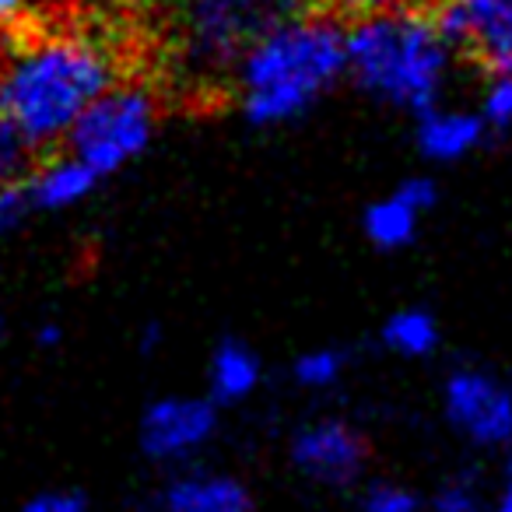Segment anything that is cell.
Segmentation results:
<instances>
[{
	"label": "cell",
	"instance_id": "obj_1",
	"mask_svg": "<svg viewBox=\"0 0 512 512\" xmlns=\"http://www.w3.org/2000/svg\"><path fill=\"white\" fill-rule=\"evenodd\" d=\"M120 53L88 29H46L4 50L0 120L32 151L67 148L85 113L120 85Z\"/></svg>",
	"mask_w": 512,
	"mask_h": 512
},
{
	"label": "cell",
	"instance_id": "obj_2",
	"mask_svg": "<svg viewBox=\"0 0 512 512\" xmlns=\"http://www.w3.org/2000/svg\"><path fill=\"white\" fill-rule=\"evenodd\" d=\"M348 78V25L327 11H302L256 39L232 81L249 127L274 130L313 113Z\"/></svg>",
	"mask_w": 512,
	"mask_h": 512
},
{
	"label": "cell",
	"instance_id": "obj_3",
	"mask_svg": "<svg viewBox=\"0 0 512 512\" xmlns=\"http://www.w3.org/2000/svg\"><path fill=\"white\" fill-rule=\"evenodd\" d=\"M453 60L432 11L414 4L365 11L348 22V78L358 92L400 113L421 116L442 106Z\"/></svg>",
	"mask_w": 512,
	"mask_h": 512
},
{
	"label": "cell",
	"instance_id": "obj_4",
	"mask_svg": "<svg viewBox=\"0 0 512 512\" xmlns=\"http://www.w3.org/2000/svg\"><path fill=\"white\" fill-rule=\"evenodd\" d=\"M309 11V0H162V36L183 81H232L246 50Z\"/></svg>",
	"mask_w": 512,
	"mask_h": 512
},
{
	"label": "cell",
	"instance_id": "obj_5",
	"mask_svg": "<svg viewBox=\"0 0 512 512\" xmlns=\"http://www.w3.org/2000/svg\"><path fill=\"white\" fill-rule=\"evenodd\" d=\"M158 123H162V102L155 88L123 78L88 109L67 141V151L78 155L99 179L116 176L151 148Z\"/></svg>",
	"mask_w": 512,
	"mask_h": 512
},
{
	"label": "cell",
	"instance_id": "obj_6",
	"mask_svg": "<svg viewBox=\"0 0 512 512\" xmlns=\"http://www.w3.org/2000/svg\"><path fill=\"white\" fill-rule=\"evenodd\" d=\"M442 418L477 449L512 446V383L484 365H456L442 379Z\"/></svg>",
	"mask_w": 512,
	"mask_h": 512
},
{
	"label": "cell",
	"instance_id": "obj_7",
	"mask_svg": "<svg viewBox=\"0 0 512 512\" xmlns=\"http://www.w3.org/2000/svg\"><path fill=\"white\" fill-rule=\"evenodd\" d=\"M218 411L221 407L207 393H169L151 400L137 421V446L151 463L183 467L214 442Z\"/></svg>",
	"mask_w": 512,
	"mask_h": 512
},
{
	"label": "cell",
	"instance_id": "obj_8",
	"mask_svg": "<svg viewBox=\"0 0 512 512\" xmlns=\"http://www.w3.org/2000/svg\"><path fill=\"white\" fill-rule=\"evenodd\" d=\"M432 18L456 57L512 74V0H435Z\"/></svg>",
	"mask_w": 512,
	"mask_h": 512
},
{
	"label": "cell",
	"instance_id": "obj_9",
	"mask_svg": "<svg viewBox=\"0 0 512 512\" xmlns=\"http://www.w3.org/2000/svg\"><path fill=\"white\" fill-rule=\"evenodd\" d=\"M288 456L306 481L323 484V488H348L362 481L365 463H369V442L348 418L323 414L295 428Z\"/></svg>",
	"mask_w": 512,
	"mask_h": 512
},
{
	"label": "cell",
	"instance_id": "obj_10",
	"mask_svg": "<svg viewBox=\"0 0 512 512\" xmlns=\"http://www.w3.org/2000/svg\"><path fill=\"white\" fill-rule=\"evenodd\" d=\"M439 204V186L428 176H411L397 183L390 193L376 197L362 214V232L383 253L407 249L421 235L425 218Z\"/></svg>",
	"mask_w": 512,
	"mask_h": 512
},
{
	"label": "cell",
	"instance_id": "obj_11",
	"mask_svg": "<svg viewBox=\"0 0 512 512\" xmlns=\"http://www.w3.org/2000/svg\"><path fill=\"white\" fill-rule=\"evenodd\" d=\"M488 123L477 109L432 106L428 113L414 116V144L435 165H453L470 158L488 137Z\"/></svg>",
	"mask_w": 512,
	"mask_h": 512
},
{
	"label": "cell",
	"instance_id": "obj_12",
	"mask_svg": "<svg viewBox=\"0 0 512 512\" xmlns=\"http://www.w3.org/2000/svg\"><path fill=\"white\" fill-rule=\"evenodd\" d=\"M99 183L102 179L67 148L43 155L25 176V190H29L36 214H60L71 211V207H81L99 190Z\"/></svg>",
	"mask_w": 512,
	"mask_h": 512
},
{
	"label": "cell",
	"instance_id": "obj_13",
	"mask_svg": "<svg viewBox=\"0 0 512 512\" xmlns=\"http://www.w3.org/2000/svg\"><path fill=\"white\" fill-rule=\"evenodd\" d=\"M162 512H253V495L225 470H179L158 498Z\"/></svg>",
	"mask_w": 512,
	"mask_h": 512
},
{
	"label": "cell",
	"instance_id": "obj_14",
	"mask_svg": "<svg viewBox=\"0 0 512 512\" xmlns=\"http://www.w3.org/2000/svg\"><path fill=\"white\" fill-rule=\"evenodd\" d=\"M264 383V362L246 341H221L207 358V397L218 407L242 404Z\"/></svg>",
	"mask_w": 512,
	"mask_h": 512
},
{
	"label": "cell",
	"instance_id": "obj_15",
	"mask_svg": "<svg viewBox=\"0 0 512 512\" xmlns=\"http://www.w3.org/2000/svg\"><path fill=\"white\" fill-rule=\"evenodd\" d=\"M379 341L390 355L407 358V362H418V358H428L439 351L442 344V327L435 320L432 309L425 306H404L393 309L386 316L383 330H379Z\"/></svg>",
	"mask_w": 512,
	"mask_h": 512
},
{
	"label": "cell",
	"instance_id": "obj_16",
	"mask_svg": "<svg viewBox=\"0 0 512 512\" xmlns=\"http://www.w3.org/2000/svg\"><path fill=\"white\" fill-rule=\"evenodd\" d=\"M348 372V355L341 348H309L295 358L292 365V379L309 393H327Z\"/></svg>",
	"mask_w": 512,
	"mask_h": 512
},
{
	"label": "cell",
	"instance_id": "obj_17",
	"mask_svg": "<svg viewBox=\"0 0 512 512\" xmlns=\"http://www.w3.org/2000/svg\"><path fill=\"white\" fill-rule=\"evenodd\" d=\"M481 509H484L481 477L470 474V470L449 474L432 495V512H481Z\"/></svg>",
	"mask_w": 512,
	"mask_h": 512
},
{
	"label": "cell",
	"instance_id": "obj_18",
	"mask_svg": "<svg viewBox=\"0 0 512 512\" xmlns=\"http://www.w3.org/2000/svg\"><path fill=\"white\" fill-rule=\"evenodd\" d=\"M358 512H425V502L400 481H372L358 498Z\"/></svg>",
	"mask_w": 512,
	"mask_h": 512
},
{
	"label": "cell",
	"instance_id": "obj_19",
	"mask_svg": "<svg viewBox=\"0 0 512 512\" xmlns=\"http://www.w3.org/2000/svg\"><path fill=\"white\" fill-rule=\"evenodd\" d=\"M477 113L488 123L491 134L512 127V74H488V78H484Z\"/></svg>",
	"mask_w": 512,
	"mask_h": 512
},
{
	"label": "cell",
	"instance_id": "obj_20",
	"mask_svg": "<svg viewBox=\"0 0 512 512\" xmlns=\"http://www.w3.org/2000/svg\"><path fill=\"white\" fill-rule=\"evenodd\" d=\"M32 169V148L0 120V190L25 183Z\"/></svg>",
	"mask_w": 512,
	"mask_h": 512
},
{
	"label": "cell",
	"instance_id": "obj_21",
	"mask_svg": "<svg viewBox=\"0 0 512 512\" xmlns=\"http://www.w3.org/2000/svg\"><path fill=\"white\" fill-rule=\"evenodd\" d=\"M32 214H36V207H32V197H29V190H25V183L0 190V246L15 239Z\"/></svg>",
	"mask_w": 512,
	"mask_h": 512
},
{
	"label": "cell",
	"instance_id": "obj_22",
	"mask_svg": "<svg viewBox=\"0 0 512 512\" xmlns=\"http://www.w3.org/2000/svg\"><path fill=\"white\" fill-rule=\"evenodd\" d=\"M22 512H88V502L81 491L71 488H46L39 495H32L22 505Z\"/></svg>",
	"mask_w": 512,
	"mask_h": 512
},
{
	"label": "cell",
	"instance_id": "obj_23",
	"mask_svg": "<svg viewBox=\"0 0 512 512\" xmlns=\"http://www.w3.org/2000/svg\"><path fill=\"white\" fill-rule=\"evenodd\" d=\"M32 4H36V0H0V36L15 32L18 25L29 18Z\"/></svg>",
	"mask_w": 512,
	"mask_h": 512
},
{
	"label": "cell",
	"instance_id": "obj_24",
	"mask_svg": "<svg viewBox=\"0 0 512 512\" xmlns=\"http://www.w3.org/2000/svg\"><path fill=\"white\" fill-rule=\"evenodd\" d=\"M351 15H365V11H386V8H411L414 0H341Z\"/></svg>",
	"mask_w": 512,
	"mask_h": 512
},
{
	"label": "cell",
	"instance_id": "obj_25",
	"mask_svg": "<svg viewBox=\"0 0 512 512\" xmlns=\"http://www.w3.org/2000/svg\"><path fill=\"white\" fill-rule=\"evenodd\" d=\"M495 512H512V453L505 460V474H502V488L495 495Z\"/></svg>",
	"mask_w": 512,
	"mask_h": 512
},
{
	"label": "cell",
	"instance_id": "obj_26",
	"mask_svg": "<svg viewBox=\"0 0 512 512\" xmlns=\"http://www.w3.org/2000/svg\"><path fill=\"white\" fill-rule=\"evenodd\" d=\"M36 341H39V348H57V344L64 341V327H60V323H43V327L36 330Z\"/></svg>",
	"mask_w": 512,
	"mask_h": 512
},
{
	"label": "cell",
	"instance_id": "obj_27",
	"mask_svg": "<svg viewBox=\"0 0 512 512\" xmlns=\"http://www.w3.org/2000/svg\"><path fill=\"white\" fill-rule=\"evenodd\" d=\"M0 341H4V316H0Z\"/></svg>",
	"mask_w": 512,
	"mask_h": 512
},
{
	"label": "cell",
	"instance_id": "obj_28",
	"mask_svg": "<svg viewBox=\"0 0 512 512\" xmlns=\"http://www.w3.org/2000/svg\"><path fill=\"white\" fill-rule=\"evenodd\" d=\"M0 67H4V50H0Z\"/></svg>",
	"mask_w": 512,
	"mask_h": 512
}]
</instances>
